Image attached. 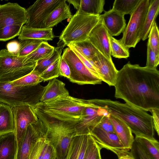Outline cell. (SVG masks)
Listing matches in <instances>:
<instances>
[{"label": "cell", "instance_id": "obj_44", "mask_svg": "<svg viewBox=\"0 0 159 159\" xmlns=\"http://www.w3.org/2000/svg\"><path fill=\"white\" fill-rule=\"evenodd\" d=\"M109 116H104L96 126L106 132L115 133L113 125L109 118Z\"/></svg>", "mask_w": 159, "mask_h": 159}, {"label": "cell", "instance_id": "obj_40", "mask_svg": "<svg viewBox=\"0 0 159 159\" xmlns=\"http://www.w3.org/2000/svg\"><path fill=\"white\" fill-rule=\"evenodd\" d=\"M147 44L159 55V31L156 21L153 23L148 36Z\"/></svg>", "mask_w": 159, "mask_h": 159}, {"label": "cell", "instance_id": "obj_32", "mask_svg": "<svg viewBox=\"0 0 159 159\" xmlns=\"http://www.w3.org/2000/svg\"><path fill=\"white\" fill-rule=\"evenodd\" d=\"M69 44L89 61L91 60L99 52L88 39Z\"/></svg>", "mask_w": 159, "mask_h": 159}, {"label": "cell", "instance_id": "obj_41", "mask_svg": "<svg viewBox=\"0 0 159 159\" xmlns=\"http://www.w3.org/2000/svg\"><path fill=\"white\" fill-rule=\"evenodd\" d=\"M130 150L134 159H153L134 138Z\"/></svg>", "mask_w": 159, "mask_h": 159}, {"label": "cell", "instance_id": "obj_17", "mask_svg": "<svg viewBox=\"0 0 159 159\" xmlns=\"http://www.w3.org/2000/svg\"><path fill=\"white\" fill-rule=\"evenodd\" d=\"M46 129L33 142L28 159H57L56 149L45 135Z\"/></svg>", "mask_w": 159, "mask_h": 159}, {"label": "cell", "instance_id": "obj_13", "mask_svg": "<svg viewBox=\"0 0 159 159\" xmlns=\"http://www.w3.org/2000/svg\"><path fill=\"white\" fill-rule=\"evenodd\" d=\"M27 20L26 9L18 4L9 2L0 5V31L9 25L23 26Z\"/></svg>", "mask_w": 159, "mask_h": 159}, {"label": "cell", "instance_id": "obj_2", "mask_svg": "<svg viewBox=\"0 0 159 159\" xmlns=\"http://www.w3.org/2000/svg\"><path fill=\"white\" fill-rule=\"evenodd\" d=\"M97 106L106 109L111 115L124 121L135 136L153 138L152 116L147 111L127 103L110 99H90Z\"/></svg>", "mask_w": 159, "mask_h": 159}, {"label": "cell", "instance_id": "obj_46", "mask_svg": "<svg viewBox=\"0 0 159 159\" xmlns=\"http://www.w3.org/2000/svg\"><path fill=\"white\" fill-rule=\"evenodd\" d=\"M118 157V159H134L130 152L124 149H113L111 150Z\"/></svg>", "mask_w": 159, "mask_h": 159}, {"label": "cell", "instance_id": "obj_29", "mask_svg": "<svg viewBox=\"0 0 159 159\" xmlns=\"http://www.w3.org/2000/svg\"><path fill=\"white\" fill-rule=\"evenodd\" d=\"M66 46L63 41L59 40L57 43V46L54 48L52 52L38 61L33 70L40 75L49 66L61 57V52L63 48Z\"/></svg>", "mask_w": 159, "mask_h": 159}, {"label": "cell", "instance_id": "obj_37", "mask_svg": "<svg viewBox=\"0 0 159 159\" xmlns=\"http://www.w3.org/2000/svg\"><path fill=\"white\" fill-rule=\"evenodd\" d=\"M102 148L89 134V143L84 159H102L100 153Z\"/></svg>", "mask_w": 159, "mask_h": 159}, {"label": "cell", "instance_id": "obj_21", "mask_svg": "<svg viewBox=\"0 0 159 159\" xmlns=\"http://www.w3.org/2000/svg\"><path fill=\"white\" fill-rule=\"evenodd\" d=\"M109 118L113 125L115 133L125 149L130 150L134 138L129 127L122 120L110 114Z\"/></svg>", "mask_w": 159, "mask_h": 159}, {"label": "cell", "instance_id": "obj_14", "mask_svg": "<svg viewBox=\"0 0 159 159\" xmlns=\"http://www.w3.org/2000/svg\"><path fill=\"white\" fill-rule=\"evenodd\" d=\"M46 129L45 124L39 118L37 122L29 125L20 145L15 159H28L33 142Z\"/></svg>", "mask_w": 159, "mask_h": 159}, {"label": "cell", "instance_id": "obj_43", "mask_svg": "<svg viewBox=\"0 0 159 159\" xmlns=\"http://www.w3.org/2000/svg\"><path fill=\"white\" fill-rule=\"evenodd\" d=\"M67 46L74 52L83 64L90 72L95 75L100 79L96 70L89 61L86 58L70 45L69 44L67 45Z\"/></svg>", "mask_w": 159, "mask_h": 159}, {"label": "cell", "instance_id": "obj_30", "mask_svg": "<svg viewBox=\"0 0 159 159\" xmlns=\"http://www.w3.org/2000/svg\"><path fill=\"white\" fill-rule=\"evenodd\" d=\"M54 48L43 41L35 50L25 56L23 62L25 64L37 62L52 53Z\"/></svg>", "mask_w": 159, "mask_h": 159}, {"label": "cell", "instance_id": "obj_47", "mask_svg": "<svg viewBox=\"0 0 159 159\" xmlns=\"http://www.w3.org/2000/svg\"><path fill=\"white\" fill-rule=\"evenodd\" d=\"M152 114V122L154 129L159 135V109H153L150 111Z\"/></svg>", "mask_w": 159, "mask_h": 159}, {"label": "cell", "instance_id": "obj_22", "mask_svg": "<svg viewBox=\"0 0 159 159\" xmlns=\"http://www.w3.org/2000/svg\"><path fill=\"white\" fill-rule=\"evenodd\" d=\"M69 95V92L65 87V84L56 78L49 80L44 87L40 102L49 101L58 97Z\"/></svg>", "mask_w": 159, "mask_h": 159}, {"label": "cell", "instance_id": "obj_45", "mask_svg": "<svg viewBox=\"0 0 159 159\" xmlns=\"http://www.w3.org/2000/svg\"><path fill=\"white\" fill-rule=\"evenodd\" d=\"M59 72L60 76L69 79L70 75L69 66L66 61L61 57L59 65Z\"/></svg>", "mask_w": 159, "mask_h": 159}, {"label": "cell", "instance_id": "obj_16", "mask_svg": "<svg viewBox=\"0 0 159 159\" xmlns=\"http://www.w3.org/2000/svg\"><path fill=\"white\" fill-rule=\"evenodd\" d=\"M88 39L105 57L112 60L109 34L100 19L91 31Z\"/></svg>", "mask_w": 159, "mask_h": 159}, {"label": "cell", "instance_id": "obj_48", "mask_svg": "<svg viewBox=\"0 0 159 159\" xmlns=\"http://www.w3.org/2000/svg\"><path fill=\"white\" fill-rule=\"evenodd\" d=\"M7 48L9 52L18 55L20 48V42L16 40L11 41L7 44Z\"/></svg>", "mask_w": 159, "mask_h": 159}, {"label": "cell", "instance_id": "obj_24", "mask_svg": "<svg viewBox=\"0 0 159 159\" xmlns=\"http://www.w3.org/2000/svg\"><path fill=\"white\" fill-rule=\"evenodd\" d=\"M66 1V0H62L61 3L51 12L45 21V28H52L62 20L71 18L72 15Z\"/></svg>", "mask_w": 159, "mask_h": 159}, {"label": "cell", "instance_id": "obj_34", "mask_svg": "<svg viewBox=\"0 0 159 159\" xmlns=\"http://www.w3.org/2000/svg\"><path fill=\"white\" fill-rule=\"evenodd\" d=\"M140 0H116L112 9L124 15H130Z\"/></svg>", "mask_w": 159, "mask_h": 159}, {"label": "cell", "instance_id": "obj_11", "mask_svg": "<svg viewBox=\"0 0 159 159\" xmlns=\"http://www.w3.org/2000/svg\"><path fill=\"white\" fill-rule=\"evenodd\" d=\"M62 0H37L26 9L27 20L24 25L32 29H45L44 23L51 12Z\"/></svg>", "mask_w": 159, "mask_h": 159}, {"label": "cell", "instance_id": "obj_42", "mask_svg": "<svg viewBox=\"0 0 159 159\" xmlns=\"http://www.w3.org/2000/svg\"><path fill=\"white\" fill-rule=\"evenodd\" d=\"M159 64V55L147 44V59L145 67L148 69L155 70Z\"/></svg>", "mask_w": 159, "mask_h": 159}, {"label": "cell", "instance_id": "obj_20", "mask_svg": "<svg viewBox=\"0 0 159 159\" xmlns=\"http://www.w3.org/2000/svg\"><path fill=\"white\" fill-rule=\"evenodd\" d=\"M102 148L111 150L114 148L124 149L122 144L115 133L103 130L95 127L89 133Z\"/></svg>", "mask_w": 159, "mask_h": 159}, {"label": "cell", "instance_id": "obj_3", "mask_svg": "<svg viewBox=\"0 0 159 159\" xmlns=\"http://www.w3.org/2000/svg\"><path fill=\"white\" fill-rule=\"evenodd\" d=\"M87 100L69 95L59 96L45 102H39L34 106L38 117L54 121L76 124Z\"/></svg>", "mask_w": 159, "mask_h": 159}, {"label": "cell", "instance_id": "obj_25", "mask_svg": "<svg viewBox=\"0 0 159 159\" xmlns=\"http://www.w3.org/2000/svg\"><path fill=\"white\" fill-rule=\"evenodd\" d=\"M54 37L52 28L42 29L30 28L23 25L18 36V39H37L43 41L52 40Z\"/></svg>", "mask_w": 159, "mask_h": 159}, {"label": "cell", "instance_id": "obj_8", "mask_svg": "<svg viewBox=\"0 0 159 159\" xmlns=\"http://www.w3.org/2000/svg\"><path fill=\"white\" fill-rule=\"evenodd\" d=\"M150 0H140L130 15V19L120 40L125 47L135 48L141 40L140 36Z\"/></svg>", "mask_w": 159, "mask_h": 159}, {"label": "cell", "instance_id": "obj_26", "mask_svg": "<svg viewBox=\"0 0 159 159\" xmlns=\"http://www.w3.org/2000/svg\"><path fill=\"white\" fill-rule=\"evenodd\" d=\"M16 153L14 132L0 135V159H15Z\"/></svg>", "mask_w": 159, "mask_h": 159}, {"label": "cell", "instance_id": "obj_1", "mask_svg": "<svg viewBox=\"0 0 159 159\" xmlns=\"http://www.w3.org/2000/svg\"><path fill=\"white\" fill-rule=\"evenodd\" d=\"M115 97L146 111L159 109V71L129 62L118 70Z\"/></svg>", "mask_w": 159, "mask_h": 159}, {"label": "cell", "instance_id": "obj_36", "mask_svg": "<svg viewBox=\"0 0 159 159\" xmlns=\"http://www.w3.org/2000/svg\"><path fill=\"white\" fill-rule=\"evenodd\" d=\"M43 41L37 39L19 40L20 48L18 56L25 57L35 50Z\"/></svg>", "mask_w": 159, "mask_h": 159}, {"label": "cell", "instance_id": "obj_7", "mask_svg": "<svg viewBox=\"0 0 159 159\" xmlns=\"http://www.w3.org/2000/svg\"><path fill=\"white\" fill-rule=\"evenodd\" d=\"M45 125V135L55 148L57 152L66 156L70 143L75 135L76 124L52 121L38 117Z\"/></svg>", "mask_w": 159, "mask_h": 159}, {"label": "cell", "instance_id": "obj_19", "mask_svg": "<svg viewBox=\"0 0 159 159\" xmlns=\"http://www.w3.org/2000/svg\"><path fill=\"white\" fill-rule=\"evenodd\" d=\"M89 134L75 135L71 140L65 159H84Z\"/></svg>", "mask_w": 159, "mask_h": 159}, {"label": "cell", "instance_id": "obj_33", "mask_svg": "<svg viewBox=\"0 0 159 159\" xmlns=\"http://www.w3.org/2000/svg\"><path fill=\"white\" fill-rule=\"evenodd\" d=\"M111 54L118 58H127L129 56V49L124 46L120 40H117L109 34Z\"/></svg>", "mask_w": 159, "mask_h": 159}, {"label": "cell", "instance_id": "obj_5", "mask_svg": "<svg viewBox=\"0 0 159 159\" xmlns=\"http://www.w3.org/2000/svg\"><path fill=\"white\" fill-rule=\"evenodd\" d=\"M100 15H93L76 11L62 31L59 39L66 46L88 39L89 35L100 20Z\"/></svg>", "mask_w": 159, "mask_h": 159}, {"label": "cell", "instance_id": "obj_15", "mask_svg": "<svg viewBox=\"0 0 159 159\" xmlns=\"http://www.w3.org/2000/svg\"><path fill=\"white\" fill-rule=\"evenodd\" d=\"M89 61L96 70L102 81L110 86H114L118 70L112 61L107 58L99 51Z\"/></svg>", "mask_w": 159, "mask_h": 159}, {"label": "cell", "instance_id": "obj_4", "mask_svg": "<svg viewBox=\"0 0 159 159\" xmlns=\"http://www.w3.org/2000/svg\"><path fill=\"white\" fill-rule=\"evenodd\" d=\"M44 87L39 84L22 86L0 81V103L11 107L24 105L34 106L40 102Z\"/></svg>", "mask_w": 159, "mask_h": 159}, {"label": "cell", "instance_id": "obj_28", "mask_svg": "<svg viewBox=\"0 0 159 159\" xmlns=\"http://www.w3.org/2000/svg\"><path fill=\"white\" fill-rule=\"evenodd\" d=\"M159 11V0H150V5L146 16L140 38L144 41L148 36Z\"/></svg>", "mask_w": 159, "mask_h": 159}, {"label": "cell", "instance_id": "obj_39", "mask_svg": "<svg viewBox=\"0 0 159 159\" xmlns=\"http://www.w3.org/2000/svg\"><path fill=\"white\" fill-rule=\"evenodd\" d=\"M61 57L49 66L40 75V76L43 81L50 80L60 76L59 65Z\"/></svg>", "mask_w": 159, "mask_h": 159}, {"label": "cell", "instance_id": "obj_9", "mask_svg": "<svg viewBox=\"0 0 159 159\" xmlns=\"http://www.w3.org/2000/svg\"><path fill=\"white\" fill-rule=\"evenodd\" d=\"M61 57L69 66L70 75L68 79L71 82L80 85L101 84V79L90 72L69 48L64 49Z\"/></svg>", "mask_w": 159, "mask_h": 159}, {"label": "cell", "instance_id": "obj_38", "mask_svg": "<svg viewBox=\"0 0 159 159\" xmlns=\"http://www.w3.org/2000/svg\"><path fill=\"white\" fill-rule=\"evenodd\" d=\"M22 26L13 25L4 27L0 31V41H7L18 36Z\"/></svg>", "mask_w": 159, "mask_h": 159}, {"label": "cell", "instance_id": "obj_35", "mask_svg": "<svg viewBox=\"0 0 159 159\" xmlns=\"http://www.w3.org/2000/svg\"><path fill=\"white\" fill-rule=\"evenodd\" d=\"M43 81L40 75L33 70L25 76L10 82L15 86H29L37 85Z\"/></svg>", "mask_w": 159, "mask_h": 159}, {"label": "cell", "instance_id": "obj_31", "mask_svg": "<svg viewBox=\"0 0 159 159\" xmlns=\"http://www.w3.org/2000/svg\"><path fill=\"white\" fill-rule=\"evenodd\" d=\"M138 142L153 159H159V143L154 138L135 136Z\"/></svg>", "mask_w": 159, "mask_h": 159}, {"label": "cell", "instance_id": "obj_23", "mask_svg": "<svg viewBox=\"0 0 159 159\" xmlns=\"http://www.w3.org/2000/svg\"><path fill=\"white\" fill-rule=\"evenodd\" d=\"M73 5L77 12L84 14L100 15L103 11L104 0H66Z\"/></svg>", "mask_w": 159, "mask_h": 159}, {"label": "cell", "instance_id": "obj_18", "mask_svg": "<svg viewBox=\"0 0 159 159\" xmlns=\"http://www.w3.org/2000/svg\"><path fill=\"white\" fill-rule=\"evenodd\" d=\"M100 19L109 34L112 37L120 35L126 26L124 15L112 8L100 15Z\"/></svg>", "mask_w": 159, "mask_h": 159}, {"label": "cell", "instance_id": "obj_12", "mask_svg": "<svg viewBox=\"0 0 159 159\" xmlns=\"http://www.w3.org/2000/svg\"><path fill=\"white\" fill-rule=\"evenodd\" d=\"M11 107L14 116L13 132L15 137L16 153L28 126L37 122L39 118L33 106L24 105Z\"/></svg>", "mask_w": 159, "mask_h": 159}, {"label": "cell", "instance_id": "obj_6", "mask_svg": "<svg viewBox=\"0 0 159 159\" xmlns=\"http://www.w3.org/2000/svg\"><path fill=\"white\" fill-rule=\"evenodd\" d=\"M25 57L11 53L7 49L0 50V81H12L33 70L37 62L25 63Z\"/></svg>", "mask_w": 159, "mask_h": 159}, {"label": "cell", "instance_id": "obj_27", "mask_svg": "<svg viewBox=\"0 0 159 159\" xmlns=\"http://www.w3.org/2000/svg\"><path fill=\"white\" fill-rule=\"evenodd\" d=\"M14 124L12 108L0 103V135L13 132Z\"/></svg>", "mask_w": 159, "mask_h": 159}, {"label": "cell", "instance_id": "obj_10", "mask_svg": "<svg viewBox=\"0 0 159 159\" xmlns=\"http://www.w3.org/2000/svg\"><path fill=\"white\" fill-rule=\"evenodd\" d=\"M110 114L105 109L87 100L80 120L75 126V135L89 134L100 122L102 118Z\"/></svg>", "mask_w": 159, "mask_h": 159}]
</instances>
